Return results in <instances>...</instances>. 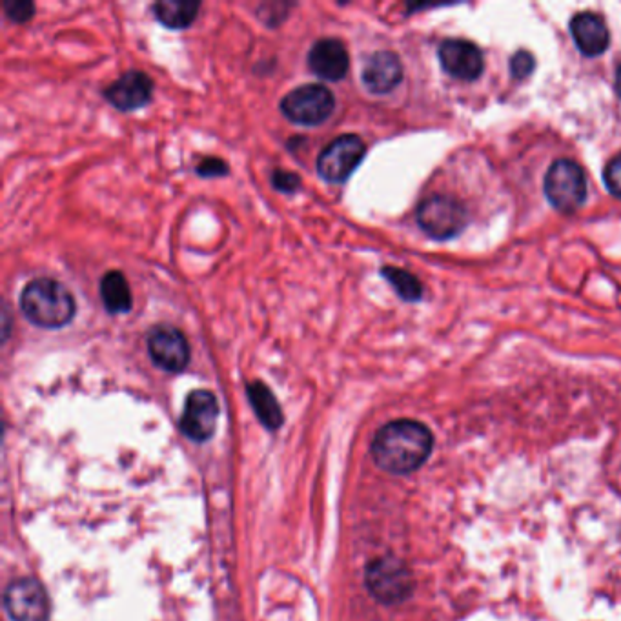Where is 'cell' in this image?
<instances>
[{
  "label": "cell",
  "mask_w": 621,
  "mask_h": 621,
  "mask_svg": "<svg viewBox=\"0 0 621 621\" xmlns=\"http://www.w3.org/2000/svg\"><path fill=\"white\" fill-rule=\"evenodd\" d=\"M195 172L201 177H224L230 172V166L224 163L223 159L217 157H204L201 163L197 164Z\"/></svg>",
  "instance_id": "cell-24"
},
{
  "label": "cell",
  "mask_w": 621,
  "mask_h": 621,
  "mask_svg": "<svg viewBox=\"0 0 621 621\" xmlns=\"http://www.w3.org/2000/svg\"><path fill=\"white\" fill-rule=\"evenodd\" d=\"M146 345L153 363L166 372H183L190 361L188 341L175 326H153L146 336Z\"/></svg>",
  "instance_id": "cell-9"
},
{
  "label": "cell",
  "mask_w": 621,
  "mask_h": 621,
  "mask_svg": "<svg viewBox=\"0 0 621 621\" xmlns=\"http://www.w3.org/2000/svg\"><path fill=\"white\" fill-rule=\"evenodd\" d=\"M571 35L585 57H598L609 48L611 33L598 13L583 11L571 21Z\"/></svg>",
  "instance_id": "cell-15"
},
{
  "label": "cell",
  "mask_w": 621,
  "mask_h": 621,
  "mask_svg": "<svg viewBox=\"0 0 621 621\" xmlns=\"http://www.w3.org/2000/svg\"><path fill=\"white\" fill-rule=\"evenodd\" d=\"M441 68L459 81H476L485 70L483 53L476 44L463 39H447L438 50Z\"/></svg>",
  "instance_id": "cell-11"
},
{
  "label": "cell",
  "mask_w": 621,
  "mask_h": 621,
  "mask_svg": "<svg viewBox=\"0 0 621 621\" xmlns=\"http://www.w3.org/2000/svg\"><path fill=\"white\" fill-rule=\"evenodd\" d=\"M432 445V432L423 423L398 419L379 428L372 441V456L385 472L410 474L427 461Z\"/></svg>",
  "instance_id": "cell-1"
},
{
  "label": "cell",
  "mask_w": 621,
  "mask_h": 621,
  "mask_svg": "<svg viewBox=\"0 0 621 621\" xmlns=\"http://www.w3.org/2000/svg\"><path fill=\"white\" fill-rule=\"evenodd\" d=\"M21 310L33 325L62 328L72 323L77 306L70 290L62 283L50 277H37L22 290Z\"/></svg>",
  "instance_id": "cell-2"
},
{
  "label": "cell",
  "mask_w": 621,
  "mask_h": 621,
  "mask_svg": "<svg viewBox=\"0 0 621 621\" xmlns=\"http://www.w3.org/2000/svg\"><path fill=\"white\" fill-rule=\"evenodd\" d=\"M367 146L354 133L339 135L317 157V174L328 183H343L356 172L363 161Z\"/></svg>",
  "instance_id": "cell-7"
},
{
  "label": "cell",
  "mask_w": 621,
  "mask_h": 621,
  "mask_svg": "<svg viewBox=\"0 0 621 621\" xmlns=\"http://www.w3.org/2000/svg\"><path fill=\"white\" fill-rule=\"evenodd\" d=\"M99 290H101L104 308L110 314L117 316V314H128L132 310V290H130V285H128L123 272H119V270L106 272L102 275Z\"/></svg>",
  "instance_id": "cell-16"
},
{
  "label": "cell",
  "mask_w": 621,
  "mask_h": 621,
  "mask_svg": "<svg viewBox=\"0 0 621 621\" xmlns=\"http://www.w3.org/2000/svg\"><path fill=\"white\" fill-rule=\"evenodd\" d=\"M308 66L319 79L325 81L345 79L350 68V57L345 44L332 37L317 41L308 51Z\"/></svg>",
  "instance_id": "cell-13"
},
{
  "label": "cell",
  "mask_w": 621,
  "mask_h": 621,
  "mask_svg": "<svg viewBox=\"0 0 621 621\" xmlns=\"http://www.w3.org/2000/svg\"><path fill=\"white\" fill-rule=\"evenodd\" d=\"M217 418L219 405L214 394L208 390H194L184 403L181 430L194 441H208L215 434Z\"/></svg>",
  "instance_id": "cell-10"
},
{
  "label": "cell",
  "mask_w": 621,
  "mask_h": 621,
  "mask_svg": "<svg viewBox=\"0 0 621 621\" xmlns=\"http://www.w3.org/2000/svg\"><path fill=\"white\" fill-rule=\"evenodd\" d=\"M603 181L614 197L621 199V153L614 155L603 170Z\"/></svg>",
  "instance_id": "cell-21"
},
{
  "label": "cell",
  "mask_w": 621,
  "mask_h": 621,
  "mask_svg": "<svg viewBox=\"0 0 621 621\" xmlns=\"http://www.w3.org/2000/svg\"><path fill=\"white\" fill-rule=\"evenodd\" d=\"M336 108L334 93L323 84H303L286 93L281 101V112L286 119L301 126L325 123Z\"/></svg>",
  "instance_id": "cell-5"
},
{
  "label": "cell",
  "mask_w": 621,
  "mask_h": 621,
  "mask_svg": "<svg viewBox=\"0 0 621 621\" xmlns=\"http://www.w3.org/2000/svg\"><path fill=\"white\" fill-rule=\"evenodd\" d=\"M4 13L11 22L24 24L35 15V4L30 0H4Z\"/></svg>",
  "instance_id": "cell-20"
},
{
  "label": "cell",
  "mask_w": 621,
  "mask_h": 621,
  "mask_svg": "<svg viewBox=\"0 0 621 621\" xmlns=\"http://www.w3.org/2000/svg\"><path fill=\"white\" fill-rule=\"evenodd\" d=\"M4 603L13 621H48L50 616L48 594L35 578H21L10 583Z\"/></svg>",
  "instance_id": "cell-8"
},
{
  "label": "cell",
  "mask_w": 621,
  "mask_h": 621,
  "mask_svg": "<svg viewBox=\"0 0 621 621\" xmlns=\"http://www.w3.org/2000/svg\"><path fill=\"white\" fill-rule=\"evenodd\" d=\"M272 186H274L277 192H283V194H294L299 188H301V177L294 174V172H288V170H281L277 168L272 172Z\"/></svg>",
  "instance_id": "cell-23"
},
{
  "label": "cell",
  "mask_w": 621,
  "mask_h": 621,
  "mask_svg": "<svg viewBox=\"0 0 621 621\" xmlns=\"http://www.w3.org/2000/svg\"><path fill=\"white\" fill-rule=\"evenodd\" d=\"M367 587L377 601L394 605L412 594L414 578L403 561L379 558L367 567Z\"/></svg>",
  "instance_id": "cell-6"
},
{
  "label": "cell",
  "mask_w": 621,
  "mask_h": 621,
  "mask_svg": "<svg viewBox=\"0 0 621 621\" xmlns=\"http://www.w3.org/2000/svg\"><path fill=\"white\" fill-rule=\"evenodd\" d=\"M199 10H201V2H190V0H161L153 4V13L157 21L172 30H184L192 26Z\"/></svg>",
  "instance_id": "cell-18"
},
{
  "label": "cell",
  "mask_w": 621,
  "mask_h": 621,
  "mask_svg": "<svg viewBox=\"0 0 621 621\" xmlns=\"http://www.w3.org/2000/svg\"><path fill=\"white\" fill-rule=\"evenodd\" d=\"M381 275L387 279L388 283L392 285V288L396 290L403 301L408 303H416L421 297H423V285L419 281L416 275L410 274L403 268L398 266H383L381 268Z\"/></svg>",
  "instance_id": "cell-19"
},
{
  "label": "cell",
  "mask_w": 621,
  "mask_h": 621,
  "mask_svg": "<svg viewBox=\"0 0 621 621\" xmlns=\"http://www.w3.org/2000/svg\"><path fill=\"white\" fill-rule=\"evenodd\" d=\"M152 93V77L148 73L132 70V72L123 73L117 81L112 82L104 90V97L113 108L121 112H132V110L146 106L152 99Z\"/></svg>",
  "instance_id": "cell-12"
},
{
  "label": "cell",
  "mask_w": 621,
  "mask_h": 621,
  "mask_svg": "<svg viewBox=\"0 0 621 621\" xmlns=\"http://www.w3.org/2000/svg\"><path fill=\"white\" fill-rule=\"evenodd\" d=\"M246 394L252 403L255 414L259 421L265 425L268 430H277L283 425V410L279 401L275 399L274 392L266 387L261 381H252L246 387Z\"/></svg>",
  "instance_id": "cell-17"
},
{
  "label": "cell",
  "mask_w": 621,
  "mask_h": 621,
  "mask_svg": "<svg viewBox=\"0 0 621 621\" xmlns=\"http://www.w3.org/2000/svg\"><path fill=\"white\" fill-rule=\"evenodd\" d=\"M534 68H536V61L529 51H518L510 59V72L516 79H527L530 73L534 72Z\"/></svg>",
  "instance_id": "cell-22"
},
{
  "label": "cell",
  "mask_w": 621,
  "mask_h": 621,
  "mask_svg": "<svg viewBox=\"0 0 621 621\" xmlns=\"http://www.w3.org/2000/svg\"><path fill=\"white\" fill-rule=\"evenodd\" d=\"M416 219L425 234L443 241L465 230L469 224V212L450 195H430L419 203Z\"/></svg>",
  "instance_id": "cell-3"
},
{
  "label": "cell",
  "mask_w": 621,
  "mask_h": 621,
  "mask_svg": "<svg viewBox=\"0 0 621 621\" xmlns=\"http://www.w3.org/2000/svg\"><path fill=\"white\" fill-rule=\"evenodd\" d=\"M361 79L368 92L377 95L392 92L403 81V64L394 51H376L365 62Z\"/></svg>",
  "instance_id": "cell-14"
},
{
  "label": "cell",
  "mask_w": 621,
  "mask_h": 621,
  "mask_svg": "<svg viewBox=\"0 0 621 621\" xmlns=\"http://www.w3.org/2000/svg\"><path fill=\"white\" fill-rule=\"evenodd\" d=\"M545 195L558 212H576L587 199V177L580 164L571 159L554 161L545 175Z\"/></svg>",
  "instance_id": "cell-4"
},
{
  "label": "cell",
  "mask_w": 621,
  "mask_h": 621,
  "mask_svg": "<svg viewBox=\"0 0 621 621\" xmlns=\"http://www.w3.org/2000/svg\"><path fill=\"white\" fill-rule=\"evenodd\" d=\"M616 90H618L621 99V64L618 66V72H616Z\"/></svg>",
  "instance_id": "cell-25"
}]
</instances>
